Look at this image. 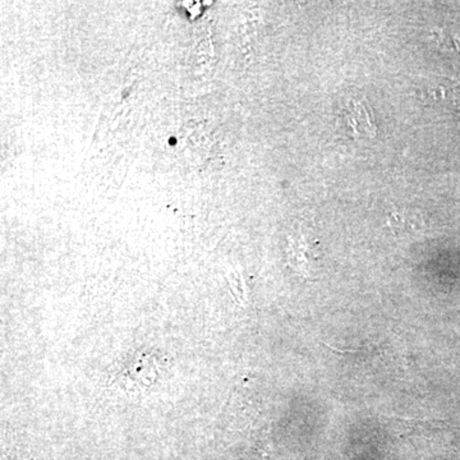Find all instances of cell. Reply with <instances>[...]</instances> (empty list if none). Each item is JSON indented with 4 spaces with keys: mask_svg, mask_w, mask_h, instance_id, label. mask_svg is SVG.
Masks as SVG:
<instances>
[{
    "mask_svg": "<svg viewBox=\"0 0 460 460\" xmlns=\"http://www.w3.org/2000/svg\"><path fill=\"white\" fill-rule=\"evenodd\" d=\"M443 89V98L449 99L454 104L460 105V83L458 81L447 80Z\"/></svg>",
    "mask_w": 460,
    "mask_h": 460,
    "instance_id": "cell-1",
    "label": "cell"
}]
</instances>
